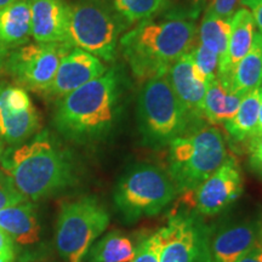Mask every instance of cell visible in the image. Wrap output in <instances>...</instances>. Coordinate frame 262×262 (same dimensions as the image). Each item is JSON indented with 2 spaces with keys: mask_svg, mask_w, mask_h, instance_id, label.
I'll list each match as a JSON object with an SVG mask.
<instances>
[{
  "mask_svg": "<svg viewBox=\"0 0 262 262\" xmlns=\"http://www.w3.org/2000/svg\"><path fill=\"white\" fill-rule=\"evenodd\" d=\"M0 165L29 202L57 194L77 181V169L70 150L47 130L37 133L21 145L5 148Z\"/></svg>",
  "mask_w": 262,
  "mask_h": 262,
  "instance_id": "obj_1",
  "label": "cell"
},
{
  "mask_svg": "<svg viewBox=\"0 0 262 262\" xmlns=\"http://www.w3.org/2000/svg\"><path fill=\"white\" fill-rule=\"evenodd\" d=\"M122 113V86L111 70L58 101L54 125L64 139L85 143L107 136Z\"/></svg>",
  "mask_w": 262,
  "mask_h": 262,
  "instance_id": "obj_2",
  "label": "cell"
},
{
  "mask_svg": "<svg viewBox=\"0 0 262 262\" xmlns=\"http://www.w3.org/2000/svg\"><path fill=\"white\" fill-rule=\"evenodd\" d=\"M195 33L192 18H148L125 33L119 44L133 73L137 78L149 79L166 74L172 63L194 49Z\"/></svg>",
  "mask_w": 262,
  "mask_h": 262,
  "instance_id": "obj_3",
  "label": "cell"
},
{
  "mask_svg": "<svg viewBox=\"0 0 262 262\" xmlns=\"http://www.w3.org/2000/svg\"><path fill=\"white\" fill-rule=\"evenodd\" d=\"M137 127L146 147L162 149L172 140L195 129L192 119L170 86L165 74L146 80L137 97Z\"/></svg>",
  "mask_w": 262,
  "mask_h": 262,
  "instance_id": "obj_4",
  "label": "cell"
},
{
  "mask_svg": "<svg viewBox=\"0 0 262 262\" xmlns=\"http://www.w3.org/2000/svg\"><path fill=\"white\" fill-rule=\"evenodd\" d=\"M227 159L220 130L195 127L170 142L169 176L178 192H193Z\"/></svg>",
  "mask_w": 262,
  "mask_h": 262,
  "instance_id": "obj_5",
  "label": "cell"
},
{
  "mask_svg": "<svg viewBox=\"0 0 262 262\" xmlns=\"http://www.w3.org/2000/svg\"><path fill=\"white\" fill-rule=\"evenodd\" d=\"M176 194L178 189L169 173L152 164L139 163L130 166L119 179L114 203L124 220L133 224L158 215Z\"/></svg>",
  "mask_w": 262,
  "mask_h": 262,
  "instance_id": "obj_6",
  "label": "cell"
},
{
  "mask_svg": "<svg viewBox=\"0 0 262 262\" xmlns=\"http://www.w3.org/2000/svg\"><path fill=\"white\" fill-rule=\"evenodd\" d=\"M122 17L107 0H75L68 4L71 47L81 49L106 62L116 58Z\"/></svg>",
  "mask_w": 262,
  "mask_h": 262,
  "instance_id": "obj_7",
  "label": "cell"
},
{
  "mask_svg": "<svg viewBox=\"0 0 262 262\" xmlns=\"http://www.w3.org/2000/svg\"><path fill=\"white\" fill-rule=\"evenodd\" d=\"M111 217L95 196L62 204L56 226V249L66 262H85L91 245L106 231Z\"/></svg>",
  "mask_w": 262,
  "mask_h": 262,
  "instance_id": "obj_8",
  "label": "cell"
},
{
  "mask_svg": "<svg viewBox=\"0 0 262 262\" xmlns=\"http://www.w3.org/2000/svg\"><path fill=\"white\" fill-rule=\"evenodd\" d=\"M72 50L67 42H27L9 52L4 72L24 89L47 93L62 58Z\"/></svg>",
  "mask_w": 262,
  "mask_h": 262,
  "instance_id": "obj_9",
  "label": "cell"
},
{
  "mask_svg": "<svg viewBox=\"0 0 262 262\" xmlns=\"http://www.w3.org/2000/svg\"><path fill=\"white\" fill-rule=\"evenodd\" d=\"M160 234V262H211L209 225L196 212L171 215Z\"/></svg>",
  "mask_w": 262,
  "mask_h": 262,
  "instance_id": "obj_10",
  "label": "cell"
},
{
  "mask_svg": "<svg viewBox=\"0 0 262 262\" xmlns=\"http://www.w3.org/2000/svg\"><path fill=\"white\" fill-rule=\"evenodd\" d=\"M39 130V114L26 89L0 83V146L14 147L32 139Z\"/></svg>",
  "mask_w": 262,
  "mask_h": 262,
  "instance_id": "obj_11",
  "label": "cell"
},
{
  "mask_svg": "<svg viewBox=\"0 0 262 262\" xmlns=\"http://www.w3.org/2000/svg\"><path fill=\"white\" fill-rule=\"evenodd\" d=\"M261 224L256 219L227 216L209 225L211 262H237L258 243Z\"/></svg>",
  "mask_w": 262,
  "mask_h": 262,
  "instance_id": "obj_12",
  "label": "cell"
},
{
  "mask_svg": "<svg viewBox=\"0 0 262 262\" xmlns=\"http://www.w3.org/2000/svg\"><path fill=\"white\" fill-rule=\"evenodd\" d=\"M195 210L201 216H216L237 201L243 192V176L231 157L194 191Z\"/></svg>",
  "mask_w": 262,
  "mask_h": 262,
  "instance_id": "obj_13",
  "label": "cell"
},
{
  "mask_svg": "<svg viewBox=\"0 0 262 262\" xmlns=\"http://www.w3.org/2000/svg\"><path fill=\"white\" fill-rule=\"evenodd\" d=\"M165 77L188 116L194 122L201 120L208 80L196 68L191 52L185 54L172 63Z\"/></svg>",
  "mask_w": 262,
  "mask_h": 262,
  "instance_id": "obj_14",
  "label": "cell"
},
{
  "mask_svg": "<svg viewBox=\"0 0 262 262\" xmlns=\"http://www.w3.org/2000/svg\"><path fill=\"white\" fill-rule=\"evenodd\" d=\"M107 72L100 58L81 49H72L62 58L54 81L45 94L62 98Z\"/></svg>",
  "mask_w": 262,
  "mask_h": 262,
  "instance_id": "obj_15",
  "label": "cell"
},
{
  "mask_svg": "<svg viewBox=\"0 0 262 262\" xmlns=\"http://www.w3.org/2000/svg\"><path fill=\"white\" fill-rule=\"evenodd\" d=\"M29 3L33 40L37 42H67V3L64 0H29Z\"/></svg>",
  "mask_w": 262,
  "mask_h": 262,
  "instance_id": "obj_16",
  "label": "cell"
},
{
  "mask_svg": "<svg viewBox=\"0 0 262 262\" xmlns=\"http://www.w3.org/2000/svg\"><path fill=\"white\" fill-rule=\"evenodd\" d=\"M255 35L253 14L248 9H239L231 18V35L227 51L219 62L217 78L229 90V83L234 67L250 50Z\"/></svg>",
  "mask_w": 262,
  "mask_h": 262,
  "instance_id": "obj_17",
  "label": "cell"
},
{
  "mask_svg": "<svg viewBox=\"0 0 262 262\" xmlns=\"http://www.w3.org/2000/svg\"><path fill=\"white\" fill-rule=\"evenodd\" d=\"M0 229H3L14 241V243L24 247L38 243L40 239V226L34 204L25 201L2 209Z\"/></svg>",
  "mask_w": 262,
  "mask_h": 262,
  "instance_id": "obj_18",
  "label": "cell"
},
{
  "mask_svg": "<svg viewBox=\"0 0 262 262\" xmlns=\"http://www.w3.org/2000/svg\"><path fill=\"white\" fill-rule=\"evenodd\" d=\"M32 38L29 0H18L0 10V42L8 50L27 44Z\"/></svg>",
  "mask_w": 262,
  "mask_h": 262,
  "instance_id": "obj_19",
  "label": "cell"
},
{
  "mask_svg": "<svg viewBox=\"0 0 262 262\" xmlns=\"http://www.w3.org/2000/svg\"><path fill=\"white\" fill-rule=\"evenodd\" d=\"M262 81V35L255 33L253 45L234 67L229 83L232 93L244 96L249 91L260 88Z\"/></svg>",
  "mask_w": 262,
  "mask_h": 262,
  "instance_id": "obj_20",
  "label": "cell"
},
{
  "mask_svg": "<svg viewBox=\"0 0 262 262\" xmlns=\"http://www.w3.org/2000/svg\"><path fill=\"white\" fill-rule=\"evenodd\" d=\"M242 98V95L232 93L221 84L219 78H215L208 83L203 102V118L210 124H225L237 113Z\"/></svg>",
  "mask_w": 262,
  "mask_h": 262,
  "instance_id": "obj_21",
  "label": "cell"
},
{
  "mask_svg": "<svg viewBox=\"0 0 262 262\" xmlns=\"http://www.w3.org/2000/svg\"><path fill=\"white\" fill-rule=\"evenodd\" d=\"M137 245L130 235L120 231H111L91 245L86 262H131L135 257Z\"/></svg>",
  "mask_w": 262,
  "mask_h": 262,
  "instance_id": "obj_22",
  "label": "cell"
},
{
  "mask_svg": "<svg viewBox=\"0 0 262 262\" xmlns=\"http://www.w3.org/2000/svg\"><path fill=\"white\" fill-rule=\"evenodd\" d=\"M261 88L254 89L245 94L239 104L237 113L232 119L226 122L224 125L232 139L242 142L251 139L256 131L258 123V114L261 106Z\"/></svg>",
  "mask_w": 262,
  "mask_h": 262,
  "instance_id": "obj_23",
  "label": "cell"
},
{
  "mask_svg": "<svg viewBox=\"0 0 262 262\" xmlns=\"http://www.w3.org/2000/svg\"><path fill=\"white\" fill-rule=\"evenodd\" d=\"M199 44L210 49L220 60L227 51L229 35H231V21L205 11L199 27Z\"/></svg>",
  "mask_w": 262,
  "mask_h": 262,
  "instance_id": "obj_24",
  "label": "cell"
},
{
  "mask_svg": "<svg viewBox=\"0 0 262 262\" xmlns=\"http://www.w3.org/2000/svg\"><path fill=\"white\" fill-rule=\"evenodd\" d=\"M166 6V0H113V8L129 24L152 18Z\"/></svg>",
  "mask_w": 262,
  "mask_h": 262,
  "instance_id": "obj_25",
  "label": "cell"
},
{
  "mask_svg": "<svg viewBox=\"0 0 262 262\" xmlns=\"http://www.w3.org/2000/svg\"><path fill=\"white\" fill-rule=\"evenodd\" d=\"M191 55L196 68L204 75L208 83L217 78L219 62H220V57L217 56V54H215L210 49L205 48L204 45L198 44V47H195L191 51Z\"/></svg>",
  "mask_w": 262,
  "mask_h": 262,
  "instance_id": "obj_26",
  "label": "cell"
},
{
  "mask_svg": "<svg viewBox=\"0 0 262 262\" xmlns=\"http://www.w3.org/2000/svg\"><path fill=\"white\" fill-rule=\"evenodd\" d=\"M162 234L160 229L139 242L135 257L131 262H160Z\"/></svg>",
  "mask_w": 262,
  "mask_h": 262,
  "instance_id": "obj_27",
  "label": "cell"
},
{
  "mask_svg": "<svg viewBox=\"0 0 262 262\" xmlns=\"http://www.w3.org/2000/svg\"><path fill=\"white\" fill-rule=\"evenodd\" d=\"M25 201L27 199L15 187L11 179L0 169V210Z\"/></svg>",
  "mask_w": 262,
  "mask_h": 262,
  "instance_id": "obj_28",
  "label": "cell"
},
{
  "mask_svg": "<svg viewBox=\"0 0 262 262\" xmlns=\"http://www.w3.org/2000/svg\"><path fill=\"white\" fill-rule=\"evenodd\" d=\"M239 0H210V4L206 8V11L219 16V17L231 21L234 15Z\"/></svg>",
  "mask_w": 262,
  "mask_h": 262,
  "instance_id": "obj_29",
  "label": "cell"
},
{
  "mask_svg": "<svg viewBox=\"0 0 262 262\" xmlns=\"http://www.w3.org/2000/svg\"><path fill=\"white\" fill-rule=\"evenodd\" d=\"M205 0H175L178 4V14L175 16H182L194 19L196 15L201 11L202 6L204 5Z\"/></svg>",
  "mask_w": 262,
  "mask_h": 262,
  "instance_id": "obj_30",
  "label": "cell"
},
{
  "mask_svg": "<svg viewBox=\"0 0 262 262\" xmlns=\"http://www.w3.org/2000/svg\"><path fill=\"white\" fill-rule=\"evenodd\" d=\"M251 166L262 171V135L253 136L249 142Z\"/></svg>",
  "mask_w": 262,
  "mask_h": 262,
  "instance_id": "obj_31",
  "label": "cell"
},
{
  "mask_svg": "<svg viewBox=\"0 0 262 262\" xmlns=\"http://www.w3.org/2000/svg\"><path fill=\"white\" fill-rule=\"evenodd\" d=\"M15 243L3 229H0V262H14Z\"/></svg>",
  "mask_w": 262,
  "mask_h": 262,
  "instance_id": "obj_32",
  "label": "cell"
},
{
  "mask_svg": "<svg viewBox=\"0 0 262 262\" xmlns=\"http://www.w3.org/2000/svg\"><path fill=\"white\" fill-rule=\"evenodd\" d=\"M237 262H262V244H255L244 256H242Z\"/></svg>",
  "mask_w": 262,
  "mask_h": 262,
  "instance_id": "obj_33",
  "label": "cell"
},
{
  "mask_svg": "<svg viewBox=\"0 0 262 262\" xmlns=\"http://www.w3.org/2000/svg\"><path fill=\"white\" fill-rule=\"evenodd\" d=\"M251 10H253V12H251V14H253L255 25L257 26L258 33L262 35V0L261 2H258L257 4L255 5Z\"/></svg>",
  "mask_w": 262,
  "mask_h": 262,
  "instance_id": "obj_34",
  "label": "cell"
},
{
  "mask_svg": "<svg viewBox=\"0 0 262 262\" xmlns=\"http://www.w3.org/2000/svg\"><path fill=\"white\" fill-rule=\"evenodd\" d=\"M10 50H8L4 45L0 42V74L4 73V67H5V62H6V58H8V55H9Z\"/></svg>",
  "mask_w": 262,
  "mask_h": 262,
  "instance_id": "obj_35",
  "label": "cell"
},
{
  "mask_svg": "<svg viewBox=\"0 0 262 262\" xmlns=\"http://www.w3.org/2000/svg\"><path fill=\"white\" fill-rule=\"evenodd\" d=\"M261 90H262V88H261ZM256 135H262V96H261L260 114H258V123H257V127H256V131H255L254 136H256Z\"/></svg>",
  "mask_w": 262,
  "mask_h": 262,
  "instance_id": "obj_36",
  "label": "cell"
},
{
  "mask_svg": "<svg viewBox=\"0 0 262 262\" xmlns=\"http://www.w3.org/2000/svg\"><path fill=\"white\" fill-rule=\"evenodd\" d=\"M258 2H261V0H241L242 5L247 6V8H249V9H253Z\"/></svg>",
  "mask_w": 262,
  "mask_h": 262,
  "instance_id": "obj_37",
  "label": "cell"
},
{
  "mask_svg": "<svg viewBox=\"0 0 262 262\" xmlns=\"http://www.w3.org/2000/svg\"><path fill=\"white\" fill-rule=\"evenodd\" d=\"M16 2H18V0H0V10L6 8V6L14 4Z\"/></svg>",
  "mask_w": 262,
  "mask_h": 262,
  "instance_id": "obj_38",
  "label": "cell"
},
{
  "mask_svg": "<svg viewBox=\"0 0 262 262\" xmlns=\"http://www.w3.org/2000/svg\"><path fill=\"white\" fill-rule=\"evenodd\" d=\"M3 150H4V149H3V147L0 146V157H2V153H3Z\"/></svg>",
  "mask_w": 262,
  "mask_h": 262,
  "instance_id": "obj_39",
  "label": "cell"
},
{
  "mask_svg": "<svg viewBox=\"0 0 262 262\" xmlns=\"http://www.w3.org/2000/svg\"><path fill=\"white\" fill-rule=\"evenodd\" d=\"M261 238H262V227H261ZM262 244V243H261Z\"/></svg>",
  "mask_w": 262,
  "mask_h": 262,
  "instance_id": "obj_40",
  "label": "cell"
},
{
  "mask_svg": "<svg viewBox=\"0 0 262 262\" xmlns=\"http://www.w3.org/2000/svg\"><path fill=\"white\" fill-rule=\"evenodd\" d=\"M260 86H261V88H262V81H261V85H260Z\"/></svg>",
  "mask_w": 262,
  "mask_h": 262,
  "instance_id": "obj_41",
  "label": "cell"
}]
</instances>
